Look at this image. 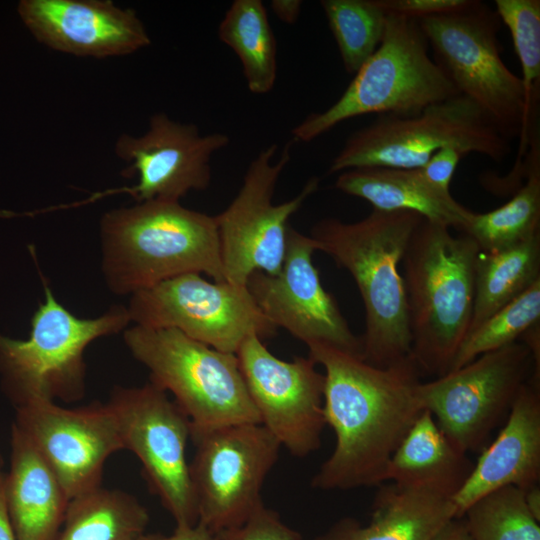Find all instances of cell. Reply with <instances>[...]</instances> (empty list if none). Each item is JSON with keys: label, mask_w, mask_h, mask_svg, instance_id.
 Segmentation results:
<instances>
[{"label": "cell", "mask_w": 540, "mask_h": 540, "mask_svg": "<svg viewBox=\"0 0 540 540\" xmlns=\"http://www.w3.org/2000/svg\"><path fill=\"white\" fill-rule=\"evenodd\" d=\"M307 347L308 357L325 371L323 411L336 439L312 487L332 491L384 484L394 451L423 411L415 362L411 357L382 368L330 346Z\"/></svg>", "instance_id": "6da1fadb"}, {"label": "cell", "mask_w": 540, "mask_h": 540, "mask_svg": "<svg viewBox=\"0 0 540 540\" xmlns=\"http://www.w3.org/2000/svg\"><path fill=\"white\" fill-rule=\"evenodd\" d=\"M424 218L410 211L373 210L357 222L318 221L311 230L317 250L354 279L365 310L362 359L388 367L411 358V335L399 264Z\"/></svg>", "instance_id": "7a4b0ae2"}, {"label": "cell", "mask_w": 540, "mask_h": 540, "mask_svg": "<svg viewBox=\"0 0 540 540\" xmlns=\"http://www.w3.org/2000/svg\"><path fill=\"white\" fill-rule=\"evenodd\" d=\"M101 270L109 290L132 295L163 281L206 274L224 282L214 216L180 201L149 200L100 220Z\"/></svg>", "instance_id": "3957f363"}, {"label": "cell", "mask_w": 540, "mask_h": 540, "mask_svg": "<svg viewBox=\"0 0 540 540\" xmlns=\"http://www.w3.org/2000/svg\"><path fill=\"white\" fill-rule=\"evenodd\" d=\"M479 253L469 236L425 219L409 240L403 279L411 356L421 376L448 373L468 333Z\"/></svg>", "instance_id": "277c9868"}, {"label": "cell", "mask_w": 540, "mask_h": 540, "mask_svg": "<svg viewBox=\"0 0 540 540\" xmlns=\"http://www.w3.org/2000/svg\"><path fill=\"white\" fill-rule=\"evenodd\" d=\"M459 95L429 54L418 19L387 14L382 41L338 100L292 130L310 142L341 122L367 114L410 116Z\"/></svg>", "instance_id": "5b68a950"}, {"label": "cell", "mask_w": 540, "mask_h": 540, "mask_svg": "<svg viewBox=\"0 0 540 540\" xmlns=\"http://www.w3.org/2000/svg\"><path fill=\"white\" fill-rule=\"evenodd\" d=\"M43 288L44 300L32 316L29 337L0 334L1 385L14 408L40 400L81 399L86 390V348L131 323L127 307L121 305L95 318H80L56 299L47 283Z\"/></svg>", "instance_id": "8992f818"}, {"label": "cell", "mask_w": 540, "mask_h": 540, "mask_svg": "<svg viewBox=\"0 0 540 540\" xmlns=\"http://www.w3.org/2000/svg\"><path fill=\"white\" fill-rule=\"evenodd\" d=\"M123 340L148 369L150 382L174 396L189 419L191 437L230 425L261 424L235 354L173 328L133 325L123 331Z\"/></svg>", "instance_id": "52a82bcc"}, {"label": "cell", "mask_w": 540, "mask_h": 540, "mask_svg": "<svg viewBox=\"0 0 540 540\" xmlns=\"http://www.w3.org/2000/svg\"><path fill=\"white\" fill-rule=\"evenodd\" d=\"M433 59L457 93L473 101L508 138L520 137L521 153L532 131L521 78L501 58L496 12L480 1L460 10L418 19Z\"/></svg>", "instance_id": "ba28073f"}, {"label": "cell", "mask_w": 540, "mask_h": 540, "mask_svg": "<svg viewBox=\"0 0 540 540\" xmlns=\"http://www.w3.org/2000/svg\"><path fill=\"white\" fill-rule=\"evenodd\" d=\"M510 138L470 99L455 95L410 116H379L350 135L328 173L362 167L414 169L444 147L478 153L500 162Z\"/></svg>", "instance_id": "9c48e42d"}, {"label": "cell", "mask_w": 540, "mask_h": 540, "mask_svg": "<svg viewBox=\"0 0 540 540\" xmlns=\"http://www.w3.org/2000/svg\"><path fill=\"white\" fill-rule=\"evenodd\" d=\"M532 377L540 381V369L528 345L518 340L431 381H421L416 393L422 409L454 445L468 453L484 448Z\"/></svg>", "instance_id": "30bf717a"}, {"label": "cell", "mask_w": 540, "mask_h": 540, "mask_svg": "<svg viewBox=\"0 0 540 540\" xmlns=\"http://www.w3.org/2000/svg\"><path fill=\"white\" fill-rule=\"evenodd\" d=\"M288 142L278 160L277 145L262 149L249 164L242 185L228 207L214 216L224 280L246 286L250 275L280 272L287 244L288 221L319 185L313 177L294 198L273 203L278 179L290 160Z\"/></svg>", "instance_id": "8fae6325"}, {"label": "cell", "mask_w": 540, "mask_h": 540, "mask_svg": "<svg viewBox=\"0 0 540 540\" xmlns=\"http://www.w3.org/2000/svg\"><path fill=\"white\" fill-rule=\"evenodd\" d=\"M189 463L198 523L214 536L243 524L263 504L264 481L281 445L261 424L221 427L191 437Z\"/></svg>", "instance_id": "7c38bea8"}, {"label": "cell", "mask_w": 540, "mask_h": 540, "mask_svg": "<svg viewBox=\"0 0 540 540\" xmlns=\"http://www.w3.org/2000/svg\"><path fill=\"white\" fill-rule=\"evenodd\" d=\"M127 310L134 325L173 328L216 350L235 354L241 343L256 335H276L246 286L209 282L188 273L131 295Z\"/></svg>", "instance_id": "4fadbf2b"}, {"label": "cell", "mask_w": 540, "mask_h": 540, "mask_svg": "<svg viewBox=\"0 0 540 540\" xmlns=\"http://www.w3.org/2000/svg\"><path fill=\"white\" fill-rule=\"evenodd\" d=\"M123 444L142 464L150 489L176 526L198 523L196 501L186 459L190 422L175 401L152 382L115 387L107 402Z\"/></svg>", "instance_id": "5bb4252c"}, {"label": "cell", "mask_w": 540, "mask_h": 540, "mask_svg": "<svg viewBox=\"0 0 540 540\" xmlns=\"http://www.w3.org/2000/svg\"><path fill=\"white\" fill-rule=\"evenodd\" d=\"M229 142L224 133L202 135L193 123H181L166 113H156L143 135L122 134L115 143L116 156L129 164L123 175L138 177L134 185L96 192L69 206H55V210L87 205L119 193L131 195L137 203L180 201L191 191L209 187L211 158Z\"/></svg>", "instance_id": "9a60e30c"}, {"label": "cell", "mask_w": 540, "mask_h": 540, "mask_svg": "<svg viewBox=\"0 0 540 540\" xmlns=\"http://www.w3.org/2000/svg\"><path fill=\"white\" fill-rule=\"evenodd\" d=\"M256 335L235 353L260 423L293 456L305 457L321 446L326 426L325 376L309 357L284 361Z\"/></svg>", "instance_id": "2e32d148"}, {"label": "cell", "mask_w": 540, "mask_h": 540, "mask_svg": "<svg viewBox=\"0 0 540 540\" xmlns=\"http://www.w3.org/2000/svg\"><path fill=\"white\" fill-rule=\"evenodd\" d=\"M315 241L290 225L280 272H254L246 287L264 316L277 328L310 344H322L362 358L361 338L354 335L335 298L314 266Z\"/></svg>", "instance_id": "e0dca14e"}, {"label": "cell", "mask_w": 540, "mask_h": 540, "mask_svg": "<svg viewBox=\"0 0 540 540\" xmlns=\"http://www.w3.org/2000/svg\"><path fill=\"white\" fill-rule=\"evenodd\" d=\"M12 423L55 473L70 499L101 485L106 460L123 449L108 403L65 408L54 401L15 407Z\"/></svg>", "instance_id": "ac0fdd59"}, {"label": "cell", "mask_w": 540, "mask_h": 540, "mask_svg": "<svg viewBox=\"0 0 540 540\" xmlns=\"http://www.w3.org/2000/svg\"><path fill=\"white\" fill-rule=\"evenodd\" d=\"M17 13L39 43L74 56H123L151 44L137 13L110 0H21Z\"/></svg>", "instance_id": "d6986e66"}, {"label": "cell", "mask_w": 540, "mask_h": 540, "mask_svg": "<svg viewBox=\"0 0 540 540\" xmlns=\"http://www.w3.org/2000/svg\"><path fill=\"white\" fill-rule=\"evenodd\" d=\"M465 484L452 498L456 517L477 499L505 486L528 490L540 480V381L519 391L496 438L482 449Z\"/></svg>", "instance_id": "ffe728a7"}, {"label": "cell", "mask_w": 540, "mask_h": 540, "mask_svg": "<svg viewBox=\"0 0 540 540\" xmlns=\"http://www.w3.org/2000/svg\"><path fill=\"white\" fill-rule=\"evenodd\" d=\"M3 478L8 518L17 540H56L70 501L61 482L13 424Z\"/></svg>", "instance_id": "44dd1931"}, {"label": "cell", "mask_w": 540, "mask_h": 540, "mask_svg": "<svg viewBox=\"0 0 540 540\" xmlns=\"http://www.w3.org/2000/svg\"><path fill=\"white\" fill-rule=\"evenodd\" d=\"M378 487L367 525L342 518L314 540H432L456 517L452 499L433 490L394 483Z\"/></svg>", "instance_id": "7402d4cb"}, {"label": "cell", "mask_w": 540, "mask_h": 540, "mask_svg": "<svg viewBox=\"0 0 540 540\" xmlns=\"http://www.w3.org/2000/svg\"><path fill=\"white\" fill-rule=\"evenodd\" d=\"M335 187L369 202L373 210L410 211L461 231L470 210L424 181L418 168H354L339 173Z\"/></svg>", "instance_id": "603a6c76"}, {"label": "cell", "mask_w": 540, "mask_h": 540, "mask_svg": "<svg viewBox=\"0 0 540 540\" xmlns=\"http://www.w3.org/2000/svg\"><path fill=\"white\" fill-rule=\"evenodd\" d=\"M423 410L394 451L386 481L399 486L422 487L451 499L470 476L474 463Z\"/></svg>", "instance_id": "cb8c5ba5"}, {"label": "cell", "mask_w": 540, "mask_h": 540, "mask_svg": "<svg viewBox=\"0 0 540 540\" xmlns=\"http://www.w3.org/2000/svg\"><path fill=\"white\" fill-rule=\"evenodd\" d=\"M526 181L499 208L470 212L460 233L472 238L481 252H496L540 234V146L538 135L529 142Z\"/></svg>", "instance_id": "d4e9b609"}, {"label": "cell", "mask_w": 540, "mask_h": 540, "mask_svg": "<svg viewBox=\"0 0 540 540\" xmlns=\"http://www.w3.org/2000/svg\"><path fill=\"white\" fill-rule=\"evenodd\" d=\"M149 520L136 497L100 486L70 499L56 540H138Z\"/></svg>", "instance_id": "484cf974"}, {"label": "cell", "mask_w": 540, "mask_h": 540, "mask_svg": "<svg viewBox=\"0 0 540 540\" xmlns=\"http://www.w3.org/2000/svg\"><path fill=\"white\" fill-rule=\"evenodd\" d=\"M538 280L540 234L496 252L480 251L475 267L473 314L467 335Z\"/></svg>", "instance_id": "4316f807"}, {"label": "cell", "mask_w": 540, "mask_h": 540, "mask_svg": "<svg viewBox=\"0 0 540 540\" xmlns=\"http://www.w3.org/2000/svg\"><path fill=\"white\" fill-rule=\"evenodd\" d=\"M218 36L239 58L249 91L270 92L277 77V47L262 1L234 0L219 24Z\"/></svg>", "instance_id": "83f0119b"}, {"label": "cell", "mask_w": 540, "mask_h": 540, "mask_svg": "<svg viewBox=\"0 0 540 540\" xmlns=\"http://www.w3.org/2000/svg\"><path fill=\"white\" fill-rule=\"evenodd\" d=\"M320 4L344 68L355 74L379 47L387 14L376 0H322Z\"/></svg>", "instance_id": "f1b7e54d"}, {"label": "cell", "mask_w": 540, "mask_h": 540, "mask_svg": "<svg viewBox=\"0 0 540 540\" xmlns=\"http://www.w3.org/2000/svg\"><path fill=\"white\" fill-rule=\"evenodd\" d=\"M461 517L473 540H540L539 521L526 504L524 490L515 486L480 497Z\"/></svg>", "instance_id": "f546056e"}, {"label": "cell", "mask_w": 540, "mask_h": 540, "mask_svg": "<svg viewBox=\"0 0 540 540\" xmlns=\"http://www.w3.org/2000/svg\"><path fill=\"white\" fill-rule=\"evenodd\" d=\"M540 321V280L491 315L462 342L451 369H458L478 356L518 341Z\"/></svg>", "instance_id": "4dcf8cb0"}, {"label": "cell", "mask_w": 540, "mask_h": 540, "mask_svg": "<svg viewBox=\"0 0 540 540\" xmlns=\"http://www.w3.org/2000/svg\"><path fill=\"white\" fill-rule=\"evenodd\" d=\"M495 7L510 32L521 65L526 113L534 125L540 94V1L496 0Z\"/></svg>", "instance_id": "1f68e13d"}, {"label": "cell", "mask_w": 540, "mask_h": 540, "mask_svg": "<svg viewBox=\"0 0 540 540\" xmlns=\"http://www.w3.org/2000/svg\"><path fill=\"white\" fill-rule=\"evenodd\" d=\"M215 539L301 540V535L286 525L276 511L262 505L243 524L218 534Z\"/></svg>", "instance_id": "d6a6232c"}, {"label": "cell", "mask_w": 540, "mask_h": 540, "mask_svg": "<svg viewBox=\"0 0 540 540\" xmlns=\"http://www.w3.org/2000/svg\"><path fill=\"white\" fill-rule=\"evenodd\" d=\"M467 155L456 147H444L436 151L418 171L425 182L436 191L451 195L450 183L460 160Z\"/></svg>", "instance_id": "836d02e7"}, {"label": "cell", "mask_w": 540, "mask_h": 540, "mask_svg": "<svg viewBox=\"0 0 540 540\" xmlns=\"http://www.w3.org/2000/svg\"><path fill=\"white\" fill-rule=\"evenodd\" d=\"M472 0H376L386 14L423 19L465 8Z\"/></svg>", "instance_id": "e575fe53"}, {"label": "cell", "mask_w": 540, "mask_h": 540, "mask_svg": "<svg viewBox=\"0 0 540 540\" xmlns=\"http://www.w3.org/2000/svg\"><path fill=\"white\" fill-rule=\"evenodd\" d=\"M138 540H216L215 536L202 524L193 526H176L170 535L146 534Z\"/></svg>", "instance_id": "d590c367"}, {"label": "cell", "mask_w": 540, "mask_h": 540, "mask_svg": "<svg viewBox=\"0 0 540 540\" xmlns=\"http://www.w3.org/2000/svg\"><path fill=\"white\" fill-rule=\"evenodd\" d=\"M270 7L275 16L286 24H294L298 20V17L302 8L301 0H272Z\"/></svg>", "instance_id": "8d00e7d4"}, {"label": "cell", "mask_w": 540, "mask_h": 540, "mask_svg": "<svg viewBox=\"0 0 540 540\" xmlns=\"http://www.w3.org/2000/svg\"><path fill=\"white\" fill-rule=\"evenodd\" d=\"M432 540H473L463 517H455L447 522Z\"/></svg>", "instance_id": "74e56055"}, {"label": "cell", "mask_w": 540, "mask_h": 540, "mask_svg": "<svg viewBox=\"0 0 540 540\" xmlns=\"http://www.w3.org/2000/svg\"><path fill=\"white\" fill-rule=\"evenodd\" d=\"M3 478L0 480V540H17L10 524L5 506L3 495Z\"/></svg>", "instance_id": "f35d334b"}, {"label": "cell", "mask_w": 540, "mask_h": 540, "mask_svg": "<svg viewBox=\"0 0 540 540\" xmlns=\"http://www.w3.org/2000/svg\"><path fill=\"white\" fill-rule=\"evenodd\" d=\"M524 494H525V501L530 512L536 518V520L540 521V488L539 486H535L533 488L525 490Z\"/></svg>", "instance_id": "ab89813d"}, {"label": "cell", "mask_w": 540, "mask_h": 540, "mask_svg": "<svg viewBox=\"0 0 540 540\" xmlns=\"http://www.w3.org/2000/svg\"><path fill=\"white\" fill-rule=\"evenodd\" d=\"M3 458H2V455L0 453V480L4 477V474H5V471L3 470Z\"/></svg>", "instance_id": "60d3db41"}]
</instances>
